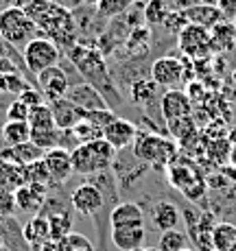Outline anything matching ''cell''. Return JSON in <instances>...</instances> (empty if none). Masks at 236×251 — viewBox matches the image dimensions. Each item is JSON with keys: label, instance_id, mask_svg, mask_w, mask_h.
Segmentation results:
<instances>
[{"label": "cell", "instance_id": "obj_16", "mask_svg": "<svg viewBox=\"0 0 236 251\" xmlns=\"http://www.w3.org/2000/svg\"><path fill=\"white\" fill-rule=\"evenodd\" d=\"M109 240L120 251H136L144 247L147 227L144 225H129V227H114L109 231Z\"/></svg>", "mask_w": 236, "mask_h": 251}, {"label": "cell", "instance_id": "obj_17", "mask_svg": "<svg viewBox=\"0 0 236 251\" xmlns=\"http://www.w3.org/2000/svg\"><path fill=\"white\" fill-rule=\"evenodd\" d=\"M44 149H40L37 144H33L31 140L24 144H18V147H2L0 151V160L16 164V166H28L33 162H40L44 157Z\"/></svg>", "mask_w": 236, "mask_h": 251}, {"label": "cell", "instance_id": "obj_2", "mask_svg": "<svg viewBox=\"0 0 236 251\" xmlns=\"http://www.w3.org/2000/svg\"><path fill=\"white\" fill-rule=\"evenodd\" d=\"M118 151L107 142L105 138L92 140V142H83L70 151L72 171L77 175H96V173H105L114 166Z\"/></svg>", "mask_w": 236, "mask_h": 251}, {"label": "cell", "instance_id": "obj_4", "mask_svg": "<svg viewBox=\"0 0 236 251\" xmlns=\"http://www.w3.org/2000/svg\"><path fill=\"white\" fill-rule=\"evenodd\" d=\"M40 31L37 24L28 18L22 7H7L0 11V37L4 44L13 48H24L31 40H35V33Z\"/></svg>", "mask_w": 236, "mask_h": 251}, {"label": "cell", "instance_id": "obj_1", "mask_svg": "<svg viewBox=\"0 0 236 251\" xmlns=\"http://www.w3.org/2000/svg\"><path fill=\"white\" fill-rule=\"evenodd\" d=\"M68 59L75 64V68L79 70V75L83 76L85 83H90L101 96H103L107 107L112 109V112L123 105L120 90H118L116 81H114L112 72L107 68V64H105V55L99 50V48L75 44L72 48H68Z\"/></svg>", "mask_w": 236, "mask_h": 251}, {"label": "cell", "instance_id": "obj_6", "mask_svg": "<svg viewBox=\"0 0 236 251\" xmlns=\"http://www.w3.org/2000/svg\"><path fill=\"white\" fill-rule=\"evenodd\" d=\"M177 48L188 61L208 59L212 55V40H210V31L197 24H186L177 35Z\"/></svg>", "mask_w": 236, "mask_h": 251}, {"label": "cell", "instance_id": "obj_25", "mask_svg": "<svg viewBox=\"0 0 236 251\" xmlns=\"http://www.w3.org/2000/svg\"><path fill=\"white\" fill-rule=\"evenodd\" d=\"M157 249L160 251H186L188 249V234L177 229H166L160 231V238H157Z\"/></svg>", "mask_w": 236, "mask_h": 251}, {"label": "cell", "instance_id": "obj_42", "mask_svg": "<svg viewBox=\"0 0 236 251\" xmlns=\"http://www.w3.org/2000/svg\"><path fill=\"white\" fill-rule=\"evenodd\" d=\"M210 251H216V249H210Z\"/></svg>", "mask_w": 236, "mask_h": 251}, {"label": "cell", "instance_id": "obj_5", "mask_svg": "<svg viewBox=\"0 0 236 251\" xmlns=\"http://www.w3.org/2000/svg\"><path fill=\"white\" fill-rule=\"evenodd\" d=\"M22 59H24L26 70L37 79L40 72L59 64L61 52H59V46L51 37H35V40H31L22 48Z\"/></svg>", "mask_w": 236, "mask_h": 251}, {"label": "cell", "instance_id": "obj_14", "mask_svg": "<svg viewBox=\"0 0 236 251\" xmlns=\"http://www.w3.org/2000/svg\"><path fill=\"white\" fill-rule=\"evenodd\" d=\"M144 225V207L136 201H120L109 212V227H129Z\"/></svg>", "mask_w": 236, "mask_h": 251}, {"label": "cell", "instance_id": "obj_19", "mask_svg": "<svg viewBox=\"0 0 236 251\" xmlns=\"http://www.w3.org/2000/svg\"><path fill=\"white\" fill-rule=\"evenodd\" d=\"M186 20H188V24H197V26H204L208 28V31H212V28L216 26V24L225 22L223 16H221V11L214 7V4H195L192 9H188V11H184Z\"/></svg>", "mask_w": 236, "mask_h": 251}, {"label": "cell", "instance_id": "obj_29", "mask_svg": "<svg viewBox=\"0 0 236 251\" xmlns=\"http://www.w3.org/2000/svg\"><path fill=\"white\" fill-rule=\"evenodd\" d=\"M28 127H31V129L57 127L55 118H52V112H51V105L42 103V105H35V107H31V112H28Z\"/></svg>", "mask_w": 236, "mask_h": 251}, {"label": "cell", "instance_id": "obj_11", "mask_svg": "<svg viewBox=\"0 0 236 251\" xmlns=\"http://www.w3.org/2000/svg\"><path fill=\"white\" fill-rule=\"evenodd\" d=\"M160 109H162V116H164L166 123H171V120H180V118L190 116L192 103L184 90H180V88L166 90L164 94L160 96Z\"/></svg>", "mask_w": 236, "mask_h": 251}, {"label": "cell", "instance_id": "obj_44", "mask_svg": "<svg viewBox=\"0 0 236 251\" xmlns=\"http://www.w3.org/2000/svg\"><path fill=\"white\" fill-rule=\"evenodd\" d=\"M0 151H2V149H0Z\"/></svg>", "mask_w": 236, "mask_h": 251}, {"label": "cell", "instance_id": "obj_43", "mask_svg": "<svg viewBox=\"0 0 236 251\" xmlns=\"http://www.w3.org/2000/svg\"><path fill=\"white\" fill-rule=\"evenodd\" d=\"M186 251H192V249H186Z\"/></svg>", "mask_w": 236, "mask_h": 251}, {"label": "cell", "instance_id": "obj_39", "mask_svg": "<svg viewBox=\"0 0 236 251\" xmlns=\"http://www.w3.org/2000/svg\"><path fill=\"white\" fill-rule=\"evenodd\" d=\"M136 251H160L157 247H140V249H136Z\"/></svg>", "mask_w": 236, "mask_h": 251}, {"label": "cell", "instance_id": "obj_24", "mask_svg": "<svg viewBox=\"0 0 236 251\" xmlns=\"http://www.w3.org/2000/svg\"><path fill=\"white\" fill-rule=\"evenodd\" d=\"M212 249L216 251H230L236 243V225L234 223H216L212 231Z\"/></svg>", "mask_w": 236, "mask_h": 251}, {"label": "cell", "instance_id": "obj_28", "mask_svg": "<svg viewBox=\"0 0 236 251\" xmlns=\"http://www.w3.org/2000/svg\"><path fill=\"white\" fill-rule=\"evenodd\" d=\"M44 219L48 221V234H51V240H61L70 234V229H72V214L70 212H57V214L44 216Z\"/></svg>", "mask_w": 236, "mask_h": 251}, {"label": "cell", "instance_id": "obj_9", "mask_svg": "<svg viewBox=\"0 0 236 251\" xmlns=\"http://www.w3.org/2000/svg\"><path fill=\"white\" fill-rule=\"evenodd\" d=\"M70 88V79L66 75V70L61 68L59 64L51 66L44 72L37 75V90L44 94L46 103L48 100H57V99H64L66 92Z\"/></svg>", "mask_w": 236, "mask_h": 251}, {"label": "cell", "instance_id": "obj_30", "mask_svg": "<svg viewBox=\"0 0 236 251\" xmlns=\"http://www.w3.org/2000/svg\"><path fill=\"white\" fill-rule=\"evenodd\" d=\"M72 133H75V138H77V142L79 144L103 138V129L96 127V125L90 123V120H79V123L72 127Z\"/></svg>", "mask_w": 236, "mask_h": 251}, {"label": "cell", "instance_id": "obj_32", "mask_svg": "<svg viewBox=\"0 0 236 251\" xmlns=\"http://www.w3.org/2000/svg\"><path fill=\"white\" fill-rule=\"evenodd\" d=\"M28 112H31V107H28L26 103H22L20 99H13L11 103H9L7 107V120H18V123H28Z\"/></svg>", "mask_w": 236, "mask_h": 251}, {"label": "cell", "instance_id": "obj_33", "mask_svg": "<svg viewBox=\"0 0 236 251\" xmlns=\"http://www.w3.org/2000/svg\"><path fill=\"white\" fill-rule=\"evenodd\" d=\"M116 118V114L112 112V109H94V112H83V120H90V123H94L96 127L105 129L112 120Z\"/></svg>", "mask_w": 236, "mask_h": 251}, {"label": "cell", "instance_id": "obj_13", "mask_svg": "<svg viewBox=\"0 0 236 251\" xmlns=\"http://www.w3.org/2000/svg\"><path fill=\"white\" fill-rule=\"evenodd\" d=\"M64 99H68L75 107L83 109V112H94V109H109L105 99L96 92L90 83H77L68 88Z\"/></svg>", "mask_w": 236, "mask_h": 251}, {"label": "cell", "instance_id": "obj_8", "mask_svg": "<svg viewBox=\"0 0 236 251\" xmlns=\"http://www.w3.org/2000/svg\"><path fill=\"white\" fill-rule=\"evenodd\" d=\"M46 171H48V179H51V188H59L61 183H66L70 179L72 171V160H70V151L68 149H48L42 157Z\"/></svg>", "mask_w": 236, "mask_h": 251}, {"label": "cell", "instance_id": "obj_12", "mask_svg": "<svg viewBox=\"0 0 236 251\" xmlns=\"http://www.w3.org/2000/svg\"><path fill=\"white\" fill-rule=\"evenodd\" d=\"M16 205L20 207L22 212H28V214H40L42 205H44L46 197H48V186H42V183H24L16 192Z\"/></svg>", "mask_w": 236, "mask_h": 251}, {"label": "cell", "instance_id": "obj_37", "mask_svg": "<svg viewBox=\"0 0 236 251\" xmlns=\"http://www.w3.org/2000/svg\"><path fill=\"white\" fill-rule=\"evenodd\" d=\"M4 247V225H2V216H0V249Z\"/></svg>", "mask_w": 236, "mask_h": 251}, {"label": "cell", "instance_id": "obj_41", "mask_svg": "<svg viewBox=\"0 0 236 251\" xmlns=\"http://www.w3.org/2000/svg\"><path fill=\"white\" fill-rule=\"evenodd\" d=\"M0 251H11V249H7V247H2V249H0Z\"/></svg>", "mask_w": 236, "mask_h": 251}, {"label": "cell", "instance_id": "obj_10", "mask_svg": "<svg viewBox=\"0 0 236 251\" xmlns=\"http://www.w3.org/2000/svg\"><path fill=\"white\" fill-rule=\"evenodd\" d=\"M136 136H138V127L131 123V120L120 118V116H116V118L103 129V138L107 140L116 151H127V149L133 144Z\"/></svg>", "mask_w": 236, "mask_h": 251}, {"label": "cell", "instance_id": "obj_34", "mask_svg": "<svg viewBox=\"0 0 236 251\" xmlns=\"http://www.w3.org/2000/svg\"><path fill=\"white\" fill-rule=\"evenodd\" d=\"M18 99L22 100V103H26L28 107H35V105H42V103H46V99H44V94H42L40 90H35V88H28V90H24Z\"/></svg>", "mask_w": 236, "mask_h": 251}, {"label": "cell", "instance_id": "obj_7", "mask_svg": "<svg viewBox=\"0 0 236 251\" xmlns=\"http://www.w3.org/2000/svg\"><path fill=\"white\" fill-rule=\"evenodd\" d=\"M190 64H184L173 55L156 57L149 66V76L164 90H177L182 83H186V70Z\"/></svg>", "mask_w": 236, "mask_h": 251}, {"label": "cell", "instance_id": "obj_38", "mask_svg": "<svg viewBox=\"0 0 236 251\" xmlns=\"http://www.w3.org/2000/svg\"><path fill=\"white\" fill-rule=\"evenodd\" d=\"M199 2L201 4H214V7H216V2H219V0H199Z\"/></svg>", "mask_w": 236, "mask_h": 251}, {"label": "cell", "instance_id": "obj_21", "mask_svg": "<svg viewBox=\"0 0 236 251\" xmlns=\"http://www.w3.org/2000/svg\"><path fill=\"white\" fill-rule=\"evenodd\" d=\"M0 138L4 147H18L31 140V127L28 123H18V120H7L0 125Z\"/></svg>", "mask_w": 236, "mask_h": 251}, {"label": "cell", "instance_id": "obj_22", "mask_svg": "<svg viewBox=\"0 0 236 251\" xmlns=\"http://www.w3.org/2000/svg\"><path fill=\"white\" fill-rule=\"evenodd\" d=\"M212 52H230L236 44V26L234 22H221L210 31Z\"/></svg>", "mask_w": 236, "mask_h": 251}, {"label": "cell", "instance_id": "obj_26", "mask_svg": "<svg viewBox=\"0 0 236 251\" xmlns=\"http://www.w3.org/2000/svg\"><path fill=\"white\" fill-rule=\"evenodd\" d=\"M61 136H64V131H61L59 127H44V129H31V142L37 144L40 149H57L61 147Z\"/></svg>", "mask_w": 236, "mask_h": 251}, {"label": "cell", "instance_id": "obj_31", "mask_svg": "<svg viewBox=\"0 0 236 251\" xmlns=\"http://www.w3.org/2000/svg\"><path fill=\"white\" fill-rule=\"evenodd\" d=\"M57 251H94L92 243L81 234H68L66 238L57 240Z\"/></svg>", "mask_w": 236, "mask_h": 251}, {"label": "cell", "instance_id": "obj_36", "mask_svg": "<svg viewBox=\"0 0 236 251\" xmlns=\"http://www.w3.org/2000/svg\"><path fill=\"white\" fill-rule=\"evenodd\" d=\"M173 11H188L195 4H199V0H168Z\"/></svg>", "mask_w": 236, "mask_h": 251}, {"label": "cell", "instance_id": "obj_40", "mask_svg": "<svg viewBox=\"0 0 236 251\" xmlns=\"http://www.w3.org/2000/svg\"><path fill=\"white\" fill-rule=\"evenodd\" d=\"M230 251H236V243H234V245H232V249H230Z\"/></svg>", "mask_w": 236, "mask_h": 251}, {"label": "cell", "instance_id": "obj_35", "mask_svg": "<svg viewBox=\"0 0 236 251\" xmlns=\"http://www.w3.org/2000/svg\"><path fill=\"white\" fill-rule=\"evenodd\" d=\"M216 9L221 11L225 22H236V0H219Z\"/></svg>", "mask_w": 236, "mask_h": 251}, {"label": "cell", "instance_id": "obj_23", "mask_svg": "<svg viewBox=\"0 0 236 251\" xmlns=\"http://www.w3.org/2000/svg\"><path fill=\"white\" fill-rule=\"evenodd\" d=\"M171 11L168 0H147L142 7V20L147 22V26H162Z\"/></svg>", "mask_w": 236, "mask_h": 251}, {"label": "cell", "instance_id": "obj_3", "mask_svg": "<svg viewBox=\"0 0 236 251\" xmlns=\"http://www.w3.org/2000/svg\"><path fill=\"white\" fill-rule=\"evenodd\" d=\"M131 153L136 160H140L147 166L162 168L168 166V162L175 155V142L168 140L166 136H162V133L140 131L138 129V136L131 144Z\"/></svg>", "mask_w": 236, "mask_h": 251}, {"label": "cell", "instance_id": "obj_15", "mask_svg": "<svg viewBox=\"0 0 236 251\" xmlns=\"http://www.w3.org/2000/svg\"><path fill=\"white\" fill-rule=\"evenodd\" d=\"M151 223L157 231L177 229V225L182 223V210L173 201L160 199L151 205Z\"/></svg>", "mask_w": 236, "mask_h": 251}, {"label": "cell", "instance_id": "obj_18", "mask_svg": "<svg viewBox=\"0 0 236 251\" xmlns=\"http://www.w3.org/2000/svg\"><path fill=\"white\" fill-rule=\"evenodd\" d=\"M51 105L52 118H55V125L61 129V131H70L79 120H83V109L75 107L68 99H57V100H48Z\"/></svg>", "mask_w": 236, "mask_h": 251}, {"label": "cell", "instance_id": "obj_27", "mask_svg": "<svg viewBox=\"0 0 236 251\" xmlns=\"http://www.w3.org/2000/svg\"><path fill=\"white\" fill-rule=\"evenodd\" d=\"M136 4V0H94V7L101 18L105 20H114V18L127 13L129 9Z\"/></svg>", "mask_w": 236, "mask_h": 251}, {"label": "cell", "instance_id": "obj_20", "mask_svg": "<svg viewBox=\"0 0 236 251\" xmlns=\"http://www.w3.org/2000/svg\"><path fill=\"white\" fill-rule=\"evenodd\" d=\"M24 231V240L28 243L31 249H40L42 245H46L51 240V234H48V221L44 216L35 214L26 225L22 227Z\"/></svg>", "mask_w": 236, "mask_h": 251}]
</instances>
